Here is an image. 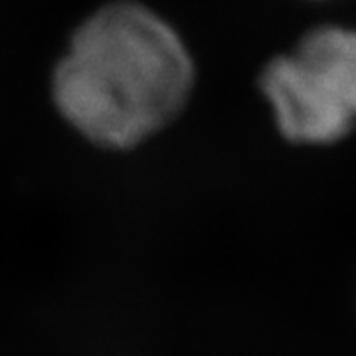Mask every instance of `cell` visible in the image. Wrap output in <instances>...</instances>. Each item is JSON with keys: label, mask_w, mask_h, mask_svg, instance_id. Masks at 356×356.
<instances>
[{"label": "cell", "mask_w": 356, "mask_h": 356, "mask_svg": "<svg viewBox=\"0 0 356 356\" xmlns=\"http://www.w3.org/2000/svg\"><path fill=\"white\" fill-rule=\"evenodd\" d=\"M192 88L188 51L170 26L135 2H115L76 32L56 67L54 97L97 145L127 149L175 119Z\"/></svg>", "instance_id": "1"}, {"label": "cell", "mask_w": 356, "mask_h": 356, "mask_svg": "<svg viewBox=\"0 0 356 356\" xmlns=\"http://www.w3.org/2000/svg\"><path fill=\"white\" fill-rule=\"evenodd\" d=\"M261 88L297 143H331L356 125V32L321 28L267 65Z\"/></svg>", "instance_id": "2"}]
</instances>
